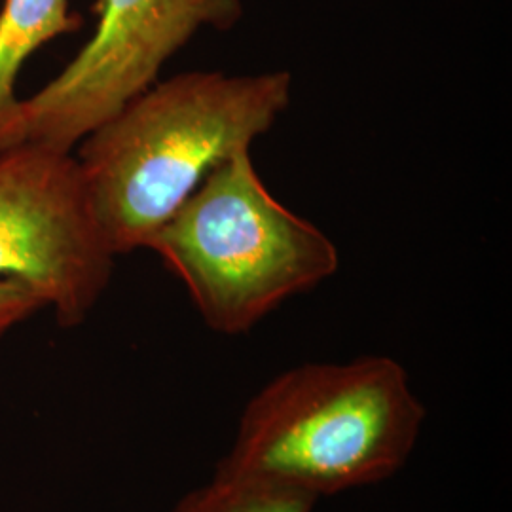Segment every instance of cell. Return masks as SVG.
Wrapping results in <instances>:
<instances>
[{
  "label": "cell",
  "mask_w": 512,
  "mask_h": 512,
  "mask_svg": "<svg viewBox=\"0 0 512 512\" xmlns=\"http://www.w3.org/2000/svg\"><path fill=\"white\" fill-rule=\"evenodd\" d=\"M287 71L154 82L82 139L76 162L114 255L147 249L205 177L289 109Z\"/></svg>",
  "instance_id": "cell-1"
},
{
  "label": "cell",
  "mask_w": 512,
  "mask_h": 512,
  "mask_svg": "<svg viewBox=\"0 0 512 512\" xmlns=\"http://www.w3.org/2000/svg\"><path fill=\"white\" fill-rule=\"evenodd\" d=\"M425 416L408 372L391 357L294 366L245 404L215 471L315 499L380 484L414 454Z\"/></svg>",
  "instance_id": "cell-2"
},
{
  "label": "cell",
  "mask_w": 512,
  "mask_h": 512,
  "mask_svg": "<svg viewBox=\"0 0 512 512\" xmlns=\"http://www.w3.org/2000/svg\"><path fill=\"white\" fill-rule=\"evenodd\" d=\"M147 249L183 281L205 325L238 336L340 268L334 241L260 179L251 148L217 165Z\"/></svg>",
  "instance_id": "cell-3"
},
{
  "label": "cell",
  "mask_w": 512,
  "mask_h": 512,
  "mask_svg": "<svg viewBox=\"0 0 512 512\" xmlns=\"http://www.w3.org/2000/svg\"><path fill=\"white\" fill-rule=\"evenodd\" d=\"M92 38L33 97L19 101L12 143L71 152L156 80L202 29L228 31L241 0H97Z\"/></svg>",
  "instance_id": "cell-4"
},
{
  "label": "cell",
  "mask_w": 512,
  "mask_h": 512,
  "mask_svg": "<svg viewBox=\"0 0 512 512\" xmlns=\"http://www.w3.org/2000/svg\"><path fill=\"white\" fill-rule=\"evenodd\" d=\"M114 260L71 152L33 143L0 152V277L37 289L71 329L107 291Z\"/></svg>",
  "instance_id": "cell-5"
},
{
  "label": "cell",
  "mask_w": 512,
  "mask_h": 512,
  "mask_svg": "<svg viewBox=\"0 0 512 512\" xmlns=\"http://www.w3.org/2000/svg\"><path fill=\"white\" fill-rule=\"evenodd\" d=\"M82 18L69 0H4L0 10V126L12 128L19 99L16 82L23 63L54 38L74 33Z\"/></svg>",
  "instance_id": "cell-6"
},
{
  "label": "cell",
  "mask_w": 512,
  "mask_h": 512,
  "mask_svg": "<svg viewBox=\"0 0 512 512\" xmlns=\"http://www.w3.org/2000/svg\"><path fill=\"white\" fill-rule=\"evenodd\" d=\"M319 499L249 476L215 471L177 501L171 512H311Z\"/></svg>",
  "instance_id": "cell-7"
},
{
  "label": "cell",
  "mask_w": 512,
  "mask_h": 512,
  "mask_svg": "<svg viewBox=\"0 0 512 512\" xmlns=\"http://www.w3.org/2000/svg\"><path fill=\"white\" fill-rule=\"evenodd\" d=\"M42 308L46 302L37 289L18 279L0 277V336Z\"/></svg>",
  "instance_id": "cell-8"
},
{
  "label": "cell",
  "mask_w": 512,
  "mask_h": 512,
  "mask_svg": "<svg viewBox=\"0 0 512 512\" xmlns=\"http://www.w3.org/2000/svg\"><path fill=\"white\" fill-rule=\"evenodd\" d=\"M8 147H10V135H8V128L0 126V152H2L4 148Z\"/></svg>",
  "instance_id": "cell-9"
}]
</instances>
